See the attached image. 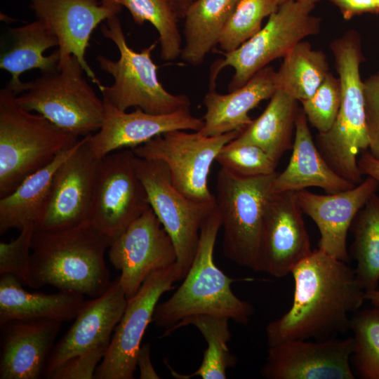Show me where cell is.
I'll return each instance as SVG.
<instances>
[{
    "label": "cell",
    "mask_w": 379,
    "mask_h": 379,
    "mask_svg": "<svg viewBox=\"0 0 379 379\" xmlns=\"http://www.w3.org/2000/svg\"><path fill=\"white\" fill-rule=\"evenodd\" d=\"M239 0H194L184 15L185 45L181 59L201 64L219 43L222 32Z\"/></svg>",
    "instance_id": "cell-29"
},
{
    "label": "cell",
    "mask_w": 379,
    "mask_h": 379,
    "mask_svg": "<svg viewBox=\"0 0 379 379\" xmlns=\"http://www.w3.org/2000/svg\"><path fill=\"white\" fill-rule=\"evenodd\" d=\"M340 10L345 20L364 13H379L373 0H327Z\"/></svg>",
    "instance_id": "cell-41"
},
{
    "label": "cell",
    "mask_w": 379,
    "mask_h": 379,
    "mask_svg": "<svg viewBox=\"0 0 379 379\" xmlns=\"http://www.w3.org/2000/svg\"><path fill=\"white\" fill-rule=\"evenodd\" d=\"M131 148L100 160L88 221L112 242L150 207Z\"/></svg>",
    "instance_id": "cell-12"
},
{
    "label": "cell",
    "mask_w": 379,
    "mask_h": 379,
    "mask_svg": "<svg viewBox=\"0 0 379 379\" xmlns=\"http://www.w3.org/2000/svg\"><path fill=\"white\" fill-rule=\"evenodd\" d=\"M127 301L119 277L102 295L85 301L72 326L55 345L45 369L46 378L74 356L98 347H109Z\"/></svg>",
    "instance_id": "cell-21"
},
{
    "label": "cell",
    "mask_w": 379,
    "mask_h": 379,
    "mask_svg": "<svg viewBox=\"0 0 379 379\" xmlns=\"http://www.w3.org/2000/svg\"><path fill=\"white\" fill-rule=\"evenodd\" d=\"M34 224L20 230L18 236L9 242L0 243V274L15 276L24 286L30 284V255Z\"/></svg>",
    "instance_id": "cell-38"
},
{
    "label": "cell",
    "mask_w": 379,
    "mask_h": 379,
    "mask_svg": "<svg viewBox=\"0 0 379 379\" xmlns=\"http://www.w3.org/2000/svg\"><path fill=\"white\" fill-rule=\"evenodd\" d=\"M350 330L354 373L361 379H379V306L355 312L350 318Z\"/></svg>",
    "instance_id": "cell-34"
},
{
    "label": "cell",
    "mask_w": 379,
    "mask_h": 379,
    "mask_svg": "<svg viewBox=\"0 0 379 379\" xmlns=\"http://www.w3.org/2000/svg\"><path fill=\"white\" fill-rule=\"evenodd\" d=\"M376 7L378 8V9L379 10V0H373Z\"/></svg>",
    "instance_id": "cell-48"
},
{
    "label": "cell",
    "mask_w": 379,
    "mask_h": 379,
    "mask_svg": "<svg viewBox=\"0 0 379 379\" xmlns=\"http://www.w3.org/2000/svg\"><path fill=\"white\" fill-rule=\"evenodd\" d=\"M366 300H368L373 306H379V290L373 289L366 291L365 293Z\"/></svg>",
    "instance_id": "cell-45"
},
{
    "label": "cell",
    "mask_w": 379,
    "mask_h": 379,
    "mask_svg": "<svg viewBox=\"0 0 379 379\" xmlns=\"http://www.w3.org/2000/svg\"><path fill=\"white\" fill-rule=\"evenodd\" d=\"M104 4L114 8L119 13L122 6V0H100Z\"/></svg>",
    "instance_id": "cell-46"
},
{
    "label": "cell",
    "mask_w": 379,
    "mask_h": 379,
    "mask_svg": "<svg viewBox=\"0 0 379 379\" xmlns=\"http://www.w3.org/2000/svg\"><path fill=\"white\" fill-rule=\"evenodd\" d=\"M340 101V79L329 72L315 93L300 102L308 122L319 133H324L328 131L334 124Z\"/></svg>",
    "instance_id": "cell-37"
},
{
    "label": "cell",
    "mask_w": 379,
    "mask_h": 379,
    "mask_svg": "<svg viewBox=\"0 0 379 379\" xmlns=\"http://www.w3.org/2000/svg\"><path fill=\"white\" fill-rule=\"evenodd\" d=\"M229 320L227 317L220 316L194 315L166 330L161 337H166L181 327L193 325L206 341L207 349L204 353L201 365L190 377L225 379L227 369L234 367L237 361L228 347V342L231 338Z\"/></svg>",
    "instance_id": "cell-32"
},
{
    "label": "cell",
    "mask_w": 379,
    "mask_h": 379,
    "mask_svg": "<svg viewBox=\"0 0 379 379\" xmlns=\"http://www.w3.org/2000/svg\"><path fill=\"white\" fill-rule=\"evenodd\" d=\"M88 135L56 170L34 230L67 229L88 221L100 160L88 147Z\"/></svg>",
    "instance_id": "cell-15"
},
{
    "label": "cell",
    "mask_w": 379,
    "mask_h": 379,
    "mask_svg": "<svg viewBox=\"0 0 379 379\" xmlns=\"http://www.w3.org/2000/svg\"><path fill=\"white\" fill-rule=\"evenodd\" d=\"M330 48L341 86L339 111L332 128L316 136V145L330 167L357 185L363 181L357 156L368 149L366 126L364 82L360 75L364 61L360 37L354 30L333 40Z\"/></svg>",
    "instance_id": "cell-4"
},
{
    "label": "cell",
    "mask_w": 379,
    "mask_h": 379,
    "mask_svg": "<svg viewBox=\"0 0 379 379\" xmlns=\"http://www.w3.org/2000/svg\"><path fill=\"white\" fill-rule=\"evenodd\" d=\"M136 366L140 371V379L160 378L151 361L150 344L146 343L140 346L136 358Z\"/></svg>",
    "instance_id": "cell-42"
},
{
    "label": "cell",
    "mask_w": 379,
    "mask_h": 379,
    "mask_svg": "<svg viewBox=\"0 0 379 379\" xmlns=\"http://www.w3.org/2000/svg\"><path fill=\"white\" fill-rule=\"evenodd\" d=\"M222 168L240 177L267 175L276 172L278 162L260 147L235 139L225 145L216 157Z\"/></svg>",
    "instance_id": "cell-36"
},
{
    "label": "cell",
    "mask_w": 379,
    "mask_h": 379,
    "mask_svg": "<svg viewBox=\"0 0 379 379\" xmlns=\"http://www.w3.org/2000/svg\"><path fill=\"white\" fill-rule=\"evenodd\" d=\"M102 100V125L88 139V147L99 159L119 149L134 148L168 131H199L204 126L203 119L192 115L190 109L166 114H150L140 108L127 112Z\"/></svg>",
    "instance_id": "cell-18"
},
{
    "label": "cell",
    "mask_w": 379,
    "mask_h": 379,
    "mask_svg": "<svg viewBox=\"0 0 379 379\" xmlns=\"http://www.w3.org/2000/svg\"><path fill=\"white\" fill-rule=\"evenodd\" d=\"M100 30L105 38L116 45L119 52L117 60L101 55L96 58L100 69L114 79L111 86L101 82L97 84L103 100L121 111L135 107L154 114L190 109L188 96L171 93L158 79V66L152 58V52L158 40L140 52L134 51L128 45L117 15L109 18Z\"/></svg>",
    "instance_id": "cell-6"
},
{
    "label": "cell",
    "mask_w": 379,
    "mask_h": 379,
    "mask_svg": "<svg viewBox=\"0 0 379 379\" xmlns=\"http://www.w3.org/2000/svg\"><path fill=\"white\" fill-rule=\"evenodd\" d=\"M79 60L71 55L52 72L25 83L17 101L41 114L59 128L79 137L97 132L104 119V103L84 77Z\"/></svg>",
    "instance_id": "cell-7"
},
{
    "label": "cell",
    "mask_w": 379,
    "mask_h": 379,
    "mask_svg": "<svg viewBox=\"0 0 379 379\" xmlns=\"http://www.w3.org/2000/svg\"><path fill=\"white\" fill-rule=\"evenodd\" d=\"M279 5L278 0H239L222 32L220 48L229 53L239 48L260 30L263 19Z\"/></svg>",
    "instance_id": "cell-35"
},
{
    "label": "cell",
    "mask_w": 379,
    "mask_h": 379,
    "mask_svg": "<svg viewBox=\"0 0 379 379\" xmlns=\"http://www.w3.org/2000/svg\"><path fill=\"white\" fill-rule=\"evenodd\" d=\"M221 218L215 207L200 230L195 256L183 281L166 301L157 305L152 322L166 330L194 315L227 317L247 325L254 313L252 304L237 297L231 288L234 279L227 276L214 262Z\"/></svg>",
    "instance_id": "cell-3"
},
{
    "label": "cell",
    "mask_w": 379,
    "mask_h": 379,
    "mask_svg": "<svg viewBox=\"0 0 379 379\" xmlns=\"http://www.w3.org/2000/svg\"><path fill=\"white\" fill-rule=\"evenodd\" d=\"M37 19L42 20L58 41L59 62L75 56L91 81L98 84L85 54L91 36L97 26L118 11L100 0H29Z\"/></svg>",
    "instance_id": "cell-20"
},
{
    "label": "cell",
    "mask_w": 379,
    "mask_h": 379,
    "mask_svg": "<svg viewBox=\"0 0 379 379\" xmlns=\"http://www.w3.org/2000/svg\"><path fill=\"white\" fill-rule=\"evenodd\" d=\"M11 44L1 55L0 68L10 73L11 78L7 86L17 95L22 93L24 82L21 74L33 69L44 72L55 70L59 65L60 53L58 49L49 55L44 52L58 46L53 32L41 20L9 29Z\"/></svg>",
    "instance_id": "cell-26"
},
{
    "label": "cell",
    "mask_w": 379,
    "mask_h": 379,
    "mask_svg": "<svg viewBox=\"0 0 379 379\" xmlns=\"http://www.w3.org/2000/svg\"><path fill=\"white\" fill-rule=\"evenodd\" d=\"M260 371L267 379H354L352 337L294 340L268 347Z\"/></svg>",
    "instance_id": "cell-17"
},
{
    "label": "cell",
    "mask_w": 379,
    "mask_h": 379,
    "mask_svg": "<svg viewBox=\"0 0 379 379\" xmlns=\"http://www.w3.org/2000/svg\"><path fill=\"white\" fill-rule=\"evenodd\" d=\"M295 192L272 193L265 210L255 272L281 278L312 251Z\"/></svg>",
    "instance_id": "cell-16"
},
{
    "label": "cell",
    "mask_w": 379,
    "mask_h": 379,
    "mask_svg": "<svg viewBox=\"0 0 379 379\" xmlns=\"http://www.w3.org/2000/svg\"><path fill=\"white\" fill-rule=\"evenodd\" d=\"M184 277L177 262L147 277L137 293L128 299L94 378H134L138 352L158 302L164 293L173 289L174 284Z\"/></svg>",
    "instance_id": "cell-13"
},
{
    "label": "cell",
    "mask_w": 379,
    "mask_h": 379,
    "mask_svg": "<svg viewBox=\"0 0 379 379\" xmlns=\"http://www.w3.org/2000/svg\"><path fill=\"white\" fill-rule=\"evenodd\" d=\"M276 90V71L268 65L244 86L227 94L210 89L203 100L206 112L202 117L204 126L199 132L215 136L242 131L253 121L248 112L261 101L270 98Z\"/></svg>",
    "instance_id": "cell-23"
},
{
    "label": "cell",
    "mask_w": 379,
    "mask_h": 379,
    "mask_svg": "<svg viewBox=\"0 0 379 379\" xmlns=\"http://www.w3.org/2000/svg\"><path fill=\"white\" fill-rule=\"evenodd\" d=\"M16 97L7 86L0 91V198L79 140L23 108Z\"/></svg>",
    "instance_id": "cell-5"
},
{
    "label": "cell",
    "mask_w": 379,
    "mask_h": 379,
    "mask_svg": "<svg viewBox=\"0 0 379 379\" xmlns=\"http://www.w3.org/2000/svg\"><path fill=\"white\" fill-rule=\"evenodd\" d=\"M364 82L368 150L379 159V73L370 76Z\"/></svg>",
    "instance_id": "cell-40"
},
{
    "label": "cell",
    "mask_w": 379,
    "mask_h": 379,
    "mask_svg": "<svg viewBox=\"0 0 379 379\" xmlns=\"http://www.w3.org/2000/svg\"><path fill=\"white\" fill-rule=\"evenodd\" d=\"M108 347L100 346L74 356L58 366L49 379H93Z\"/></svg>",
    "instance_id": "cell-39"
},
{
    "label": "cell",
    "mask_w": 379,
    "mask_h": 379,
    "mask_svg": "<svg viewBox=\"0 0 379 379\" xmlns=\"http://www.w3.org/2000/svg\"><path fill=\"white\" fill-rule=\"evenodd\" d=\"M279 1V0H278Z\"/></svg>",
    "instance_id": "cell-50"
},
{
    "label": "cell",
    "mask_w": 379,
    "mask_h": 379,
    "mask_svg": "<svg viewBox=\"0 0 379 379\" xmlns=\"http://www.w3.org/2000/svg\"><path fill=\"white\" fill-rule=\"evenodd\" d=\"M175 8L179 18H183L189 6L194 0H170Z\"/></svg>",
    "instance_id": "cell-44"
},
{
    "label": "cell",
    "mask_w": 379,
    "mask_h": 379,
    "mask_svg": "<svg viewBox=\"0 0 379 379\" xmlns=\"http://www.w3.org/2000/svg\"><path fill=\"white\" fill-rule=\"evenodd\" d=\"M240 131L206 136L199 131H171L131 148L136 157L161 161L167 166L173 186L197 202L215 201L208 185V175L222 147Z\"/></svg>",
    "instance_id": "cell-10"
},
{
    "label": "cell",
    "mask_w": 379,
    "mask_h": 379,
    "mask_svg": "<svg viewBox=\"0 0 379 379\" xmlns=\"http://www.w3.org/2000/svg\"><path fill=\"white\" fill-rule=\"evenodd\" d=\"M13 275L1 274L0 326L12 320L50 319L60 322L76 318L85 300L70 291L53 294L29 292Z\"/></svg>",
    "instance_id": "cell-25"
},
{
    "label": "cell",
    "mask_w": 379,
    "mask_h": 379,
    "mask_svg": "<svg viewBox=\"0 0 379 379\" xmlns=\"http://www.w3.org/2000/svg\"><path fill=\"white\" fill-rule=\"evenodd\" d=\"M286 1H288V0H279V4H281V3ZM295 1L300 3H302L303 4L315 6V4L321 0H295Z\"/></svg>",
    "instance_id": "cell-47"
},
{
    "label": "cell",
    "mask_w": 379,
    "mask_h": 379,
    "mask_svg": "<svg viewBox=\"0 0 379 379\" xmlns=\"http://www.w3.org/2000/svg\"><path fill=\"white\" fill-rule=\"evenodd\" d=\"M62 322L12 320L1 326V379H37L45 372Z\"/></svg>",
    "instance_id": "cell-22"
},
{
    "label": "cell",
    "mask_w": 379,
    "mask_h": 379,
    "mask_svg": "<svg viewBox=\"0 0 379 379\" xmlns=\"http://www.w3.org/2000/svg\"><path fill=\"white\" fill-rule=\"evenodd\" d=\"M378 188L379 182L367 176L354 187L334 194H318L305 189L295 192L302 213L318 227L320 234L319 250L349 262L348 231L357 213Z\"/></svg>",
    "instance_id": "cell-19"
},
{
    "label": "cell",
    "mask_w": 379,
    "mask_h": 379,
    "mask_svg": "<svg viewBox=\"0 0 379 379\" xmlns=\"http://www.w3.org/2000/svg\"><path fill=\"white\" fill-rule=\"evenodd\" d=\"M277 174L244 178L222 167L217 174L215 199L223 229V253L255 272L265 210Z\"/></svg>",
    "instance_id": "cell-8"
},
{
    "label": "cell",
    "mask_w": 379,
    "mask_h": 379,
    "mask_svg": "<svg viewBox=\"0 0 379 379\" xmlns=\"http://www.w3.org/2000/svg\"><path fill=\"white\" fill-rule=\"evenodd\" d=\"M134 167L142 182L150 207L171 238L177 263L185 276L194 260L203 222L215 201H194L173 185L167 166L161 161L135 155Z\"/></svg>",
    "instance_id": "cell-11"
},
{
    "label": "cell",
    "mask_w": 379,
    "mask_h": 379,
    "mask_svg": "<svg viewBox=\"0 0 379 379\" xmlns=\"http://www.w3.org/2000/svg\"><path fill=\"white\" fill-rule=\"evenodd\" d=\"M378 73H379V72H378Z\"/></svg>",
    "instance_id": "cell-49"
},
{
    "label": "cell",
    "mask_w": 379,
    "mask_h": 379,
    "mask_svg": "<svg viewBox=\"0 0 379 379\" xmlns=\"http://www.w3.org/2000/svg\"><path fill=\"white\" fill-rule=\"evenodd\" d=\"M81 138L49 164L27 176L13 192L0 198V233L21 230L39 220L54 174L60 165L79 146Z\"/></svg>",
    "instance_id": "cell-28"
},
{
    "label": "cell",
    "mask_w": 379,
    "mask_h": 379,
    "mask_svg": "<svg viewBox=\"0 0 379 379\" xmlns=\"http://www.w3.org/2000/svg\"><path fill=\"white\" fill-rule=\"evenodd\" d=\"M358 166L362 175L372 177L379 182V159L373 157L368 150L361 152Z\"/></svg>",
    "instance_id": "cell-43"
},
{
    "label": "cell",
    "mask_w": 379,
    "mask_h": 379,
    "mask_svg": "<svg viewBox=\"0 0 379 379\" xmlns=\"http://www.w3.org/2000/svg\"><path fill=\"white\" fill-rule=\"evenodd\" d=\"M135 23L149 22L157 31L160 55L164 61H172L182 53V36L178 15L170 0H122Z\"/></svg>",
    "instance_id": "cell-33"
},
{
    "label": "cell",
    "mask_w": 379,
    "mask_h": 379,
    "mask_svg": "<svg viewBox=\"0 0 379 379\" xmlns=\"http://www.w3.org/2000/svg\"><path fill=\"white\" fill-rule=\"evenodd\" d=\"M111 243L88 221L67 229L34 230L29 286L49 285L61 291L100 296L112 282L105 260Z\"/></svg>",
    "instance_id": "cell-2"
},
{
    "label": "cell",
    "mask_w": 379,
    "mask_h": 379,
    "mask_svg": "<svg viewBox=\"0 0 379 379\" xmlns=\"http://www.w3.org/2000/svg\"><path fill=\"white\" fill-rule=\"evenodd\" d=\"M299 110L296 99L277 89L263 112L235 140L260 147L279 163L283 154L292 149Z\"/></svg>",
    "instance_id": "cell-27"
},
{
    "label": "cell",
    "mask_w": 379,
    "mask_h": 379,
    "mask_svg": "<svg viewBox=\"0 0 379 379\" xmlns=\"http://www.w3.org/2000/svg\"><path fill=\"white\" fill-rule=\"evenodd\" d=\"M314 8L295 0L279 4L259 32L237 49L224 53V58L213 64L210 89L215 87L218 75L226 67L234 70L229 91L241 87L270 62L284 58L305 37L317 34L321 20L311 14Z\"/></svg>",
    "instance_id": "cell-9"
},
{
    "label": "cell",
    "mask_w": 379,
    "mask_h": 379,
    "mask_svg": "<svg viewBox=\"0 0 379 379\" xmlns=\"http://www.w3.org/2000/svg\"><path fill=\"white\" fill-rule=\"evenodd\" d=\"M291 149L288 164L275 178L273 193L297 192L317 187L327 194H334L356 186L337 174L325 161L312 139L307 119L300 108Z\"/></svg>",
    "instance_id": "cell-24"
},
{
    "label": "cell",
    "mask_w": 379,
    "mask_h": 379,
    "mask_svg": "<svg viewBox=\"0 0 379 379\" xmlns=\"http://www.w3.org/2000/svg\"><path fill=\"white\" fill-rule=\"evenodd\" d=\"M352 254L356 260L357 278L366 291L377 289L379 283V196L373 194L354 218Z\"/></svg>",
    "instance_id": "cell-31"
},
{
    "label": "cell",
    "mask_w": 379,
    "mask_h": 379,
    "mask_svg": "<svg viewBox=\"0 0 379 379\" xmlns=\"http://www.w3.org/2000/svg\"><path fill=\"white\" fill-rule=\"evenodd\" d=\"M291 274L293 302L286 312L267 325L268 347L294 340L335 338L350 330L349 315L366 300L354 268L317 248Z\"/></svg>",
    "instance_id": "cell-1"
},
{
    "label": "cell",
    "mask_w": 379,
    "mask_h": 379,
    "mask_svg": "<svg viewBox=\"0 0 379 379\" xmlns=\"http://www.w3.org/2000/svg\"><path fill=\"white\" fill-rule=\"evenodd\" d=\"M107 256L121 272L119 281L127 299L137 293L150 274L177 260L173 242L151 207L112 241Z\"/></svg>",
    "instance_id": "cell-14"
},
{
    "label": "cell",
    "mask_w": 379,
    "mask_h": 379,
    "mask_svg": "<svg viewBox=\"0 0 379 379\" xmlns=\"http://www.w3.org/2000/svg\"><path fill=\"white\" fill-rule=\"evenodd\" d=\"M283 58L276 72L277 89L299 102L310 98L330 72L326 54L303 40Z\"/></svg>",
    "instance_id": "cell-30"
}]
</instances>
